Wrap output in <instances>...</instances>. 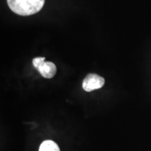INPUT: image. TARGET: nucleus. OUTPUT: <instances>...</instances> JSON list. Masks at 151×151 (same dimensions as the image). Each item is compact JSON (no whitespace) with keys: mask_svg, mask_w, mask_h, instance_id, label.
Returning <instances> with one entry per match:
<instances>
[{"mask_svg":"<svg viewBox=\"0 0 151 151\" xmlns=\"http://www.w3.org/2000/svg\"><path fill=\"white\" fill-rule=\"evenodd\" d=\"M11 11L20 16L35 14L42 9L45 0H7Z\"/></svg>","mask_w":151,"mask_h":151,"instance_id":"obj_1","label":"nucleus"},{"mask_svg":"<svg viewBox=\"0 0 151 151\" xmlns=\"http://www.w3.org/2000/svg\"><path fill=\"white\" fill-rule=\"evenodd\" d=\"M37 69L46 78H52L57 72L56 66L52 62H44Z\"/></svg>","mask_w":151,"mask_h":151,"instance_id":"obj_3","label":"nucleus"},{"mask_svg":"<svg viewBox=\"0 0 151 151\" xmlns=\"http://www.w3.org/2000/svg\"><path fill=\"white\" fill-rule=\"evenodd\" d=\"M104 83L105 80L103 77L96 73H89L83 81V88L85 91L91 92L101 88Z\"/></svg>","mask_w":151,"mask_h":151,"instance_id":"obj_2","label":"nucleus"},{"mask_svg":"<svg viewBox=\"0 0 151 151\" xmlns=\"http://www.w3.org/2000/svg\"><path fill=\"white\" fill-rule=\"evenodd\" d=\"M45 58H42V57H39V58H34L32 60L33 65L35 66V68L38 69L40 66L42 65L43 62H45Z\"/></svg>","mask_w":151,"mask_h":151,"instance_id":"obj_5","label":"nucleus"},{"mask_svg":"<svg viewBox=\"0 0 151 151\" xmlns=\"http://www.w3.org/2000/svg\"><path fill=\"white\" fill-rule=\"evenodd\" d=\"M39 151H60L59 146L54 141L47 140L43 141L39 147Z\"/></svg>","mask_w":151,"mask_h":151,"instance_id":"obj_4","label":"nucleus"}]
</instances>
